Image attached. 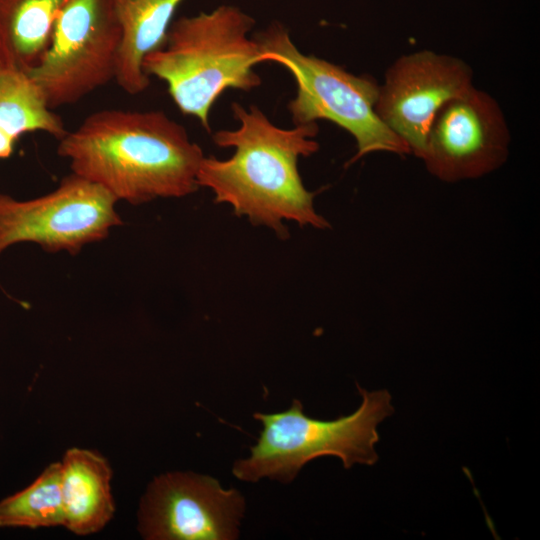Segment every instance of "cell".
Wrapping results in <instances>:
<instances>
[{
    "mask_svg": "<svg viewBox=\"0 0 540 540\" xmlns=\"http://www.w3.org/2000/svg\"><path fill=\"white\" fill-rule=\"evenodd\" d=\"M231 108L239 127L219 130L212 138L218 147L233 148L234 153L225 160L204 156L198 186L210 189L216 203L230 205L237 216L269 227L281 238L288 236L285 221L328 228V221L314 208L316 192L306 189L298 171L299 158L319 149L317 122L284 129L255 105L247 109L234 102Z\"/></svg>",
    "mask_w": 540,
    "mask_h": 540,
    "instance_id": "cell-1",
    "label": "cell"
},
{
    "mask_svg": "<svg viewBox=\"0 0 540 540\" xmlns=\"http://www.w3.org/2000/svg\"><path fill=\"white\" fill-rule=\"evenodd\" d=\"M59 141L73 174L139 205L195 192L204 158L186 129L162 111L103 109Z\"/></svg>",
    "mask_w": 540,
    "mask_h": 540,
    "instance_id": "cell-2",
    "label": "cell"
},
{
    "mask_svg": "<svg viewBox=\"0 0 540 540\" xmlns=\"http://www.w3.org/2000/svg\"><path fill=\"white\" fill-rule=\"evenodd\" d=\"M254 24L234 5L180 17L163 45L145 56L143 71L164 81L178 109L210 131V110L225 90L249 92L261 85L254 71L263 63L260 48L249 37Z\"/></svg>",
    "mask_w": 540,
    "mask_h": 540,
    "instance_id": "cell-3",
    "label": "cell"
},
{
    "mask_svg": "<svg viewBox=\"0 0 540 540\" xmlns=\"http://www.w3.org/2000/svg\"><path fill=\"white\" fill-rule=\"evenodd\" d=\"M362 397L358 409L335 420L308 417L294 399L283 412L255 413L262 424L257 443L248 458L235 462L233 475L248 482L270 478L283 483L295 479L301 468L321 456H336L346 469L354 464L374 465L378 425L394 412L387 390L369 392L357 385Z\"/></svg>",
    "mask_w": 540,
    "mask_h": 540,
    "instance_id": "cell-4",
    "label": "cell"
},
{
    "mask_svg": "<svg viewBox=\"0 0 540 540\" xmlns=\"http://www.w3.org/2000/svg\"><path fill=\"white\" fill-rule=\"evenodd\" d=\"M254 38L263 63L284 66L296 81V96L288 103L294 125L329 120L346 130L357 148L348 164L374 152L411 154L407 144L376 114L379 84L374 78L352 74L329 61L302 53L292 42L288 29L279 22L271 23Z\"/></svg>",
    "mask_w": 540,
    "mask_h": 540,
    "instance_id": "cell-5",
    "label": "cell"
},
{
    "mask_svg": "<svg viewBox=\"0 0 540 540\" xmlns=\"http://www.w3.org/2000/svg\"><path fill=\"white\" fill-rule=\"evenodd\" d=\"M121 28L113 0H66L50 45L29 72L51 109L114 80Z\"/></svg>",
    "mask_w": 540,
    "mask_h": 540,
    "instance_id": "cell-6",
    "label": "cell"
},
{
    "mask_svg": "<svg viewBox=\"0 0 540 540\" xmlns=\"http://www.w3.org/2000/svg\"><path fill=\"white\" fill-rule=\"evenodd\" d=\"M116 202L104 188L73 173L34 199L0 193V254L13 244L33 242L47 252L76 255L123 223Z\"/></svg>",
    "mask_w": 540,
    "mask_h": 540,
    "instance_id": "cell-7",
    "label": "cell"
},
{
    "mask_svg": "<svg viewBox=\"0 0 540 540\" xmlns=\"http://www.w3.org/2000/svg\"><path fill=\"white\" fill-rule=\"evenodd\" d=\"M510 140L498 102L474 86L436 112L421 159L441 181L476 179L505 163Z\"/></svg>",
    "mask_w": 540,
    "mask_h": 540,
    "instance_id": "cell-8",
    "label": "cell"
},
{
    "mask_svg": "<svg viewBox=\"0 0 540 540\" xmlns=\"http://www.w3.org/2000/svg\"><path fill=\"white\" fill-rule=\"evenodd\" d=\"M245 499L213 477L169 472L156 477L143 495L138 529L149 540L238 538Z\"/></svg>",
    "mask_w": 540,
    "mask_h": 540,
    "instance_id": "cell-9",
    "label": "cell"
},
{
    "mask_svg": "<svg viewBox=\"0 0 540 540\" xmlns=\"http://www.w3.org/2000/svg\"><path fill=\"white\" fill-rule=\"evenodd\" d=\"M472 87L473 70L464 60L420 50L400 56L388 67L375 111L411 154L421 159L436 112Z\"/></svg>",
    "mask_w": 540,
    "mask_h": 540,
    "instance_id": "cell-10",
    "label": "cell"
},
{
    "mask_svg": "<svg viewBox=\"0 0 540 540\" xmlns=\"http://www.w3.org/2000/svg\"><path fill=\"white\" fill-rule=\"evenodd\" d=\"M112 471L96 451L68 449L60 462L64 526L77 535L101 530L114 514Z\"/></svg>",
    "mask_w": 540,
    "mask_h": 540,
    "instance_id": "cell-11",
    "label": "cell"
},
{
    "mask_svg": "<svg viewBox=\"0 0 540 540\" xmlns=\"http://www.w3.org/2000/svg\"><path fill=\"white\" fill-rule=\"evenodd\" d=\"M182 1L113 0L122 34L114 80L127 94H140L150 86L143 59L163 45Z\"/></svg>",
    "mask_w": 540,
    "mask_h": 540,
    "instance_id": "cell-12",
    "label": "cell"
},
{
    "mask_svg": "<svg viewBox=\"0 0 540 540\" xmlns=\"http://www.w3.org/2000/svg\"><path fill=\"white\" fill-rule=\"evenodd\" d=\"M66 0H0V66L29 72L47 51Z\"/></svg>",
    "mask_w": 540,
    "mask_h": 540,
    "instance_id": "cell-13",
    "label": "cell"
},
{
    "mask_svg": "<svg viewBox=\"0 0 540 540\" xmlns=\"http://www.w3.org/2000/svg\"><path fill=\"white\" fill-rule=\"evenodd\" d=\"M31 132L60 140L68 130L27 72L0 66V159L10 157L19 138Z\"/></svg>",
    "mask_w": 540,
    "mask_h": 540,
    "instance_id": "cell-14",
    "label": "cell"
},
{
    "mask_svg": "<svg viewBox=\"0 0 540 540\" xmlns=\"http://www.w3.org/2000/svg\"><path fill=\"white\" fill-rule=\"evenodd\" d=\"M60 462L50 464L25 489L0 501V528L64 526Z\"/></svg>",
    "mask_w": 540,
    "mask_h": 540,
    "instance_id": "cell-15",
    "label": "cell"
}]
</instances>
